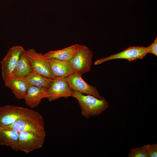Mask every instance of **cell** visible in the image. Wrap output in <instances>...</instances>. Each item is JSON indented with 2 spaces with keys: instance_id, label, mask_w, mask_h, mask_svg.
<instances>
[{
  "instance_id": "1",
  "label": "cell",
  "mask_w": 157,
  "mask_h": 157,
  "mask_svg": "<svg viewBox=\"0 0 157 157\" xmlns=\"http://www.w3.org/2000/svg\"><path fill=\"white\" fill-rule=\"evenodd\" d=\"M72 97L77 99L81 115L87 119L99 115L109 108L108 103L104 98L99 99L93 96L85 95L77 91H74Z\"/></svg>"
},
{
  "instance_id": "2",
  "label": "cell",
  "mask_w": 157,
  "mask_h": 157,
  "mask_svg": "<svg viewBox=\"0 0 157 157\" xmlns=\"http://www.w3.org/2000/svg\"><path fill=\"white\" fill-rule=\"evenodd\" d=\"M2 127L18 132L45 131L43 117L40 113L35 111L33 113L17 120L11 124Z\"/></svg>"
},
{
  "instance_id": "3",
  "label": "cell",
  "mask_w": 157,
  "mask_h": 157,
  "mask_svg": "<svg viewBox=\"0 0 157 157\" xmlns=\"http://www.w3.org/2000/svg\"><path fill=\"white\" fill-rule=\"evenodd\" d=\"M24 53L29 62L33 72L47 78L54 79L55 77L51 69L48 60L44 54L37 52L34 49L24 50Z\"/></svg>"
},
{
  "instance_id": "4",
  "label": "cell",
  "mask_w": 157,
  "mask_h": 157,
  "mask_svg": "<svg viewBox=\"0 0 157 157\" xmlns=\"http://www.w3.org/2000/svg\"><path fill=\"white\" fill-rule=\"evenodd\" d=\"M46 132H19V150L26 154L41 148L46 137Z\"/></svg>"
},
{
  "instance_id": "5",
  "label": "cell",
  "mask_w": 157,
  "mask_h": 157,
  "mask_svg": "<svg viewBox=\"0 0 157 157\" xmlns=\"http://www.w3.org/2000/svg\"><path fill=\"white\" fill-rule=\"evenodd\" d=\"M35 111L26 108L12 105L0 107V126L11 124Z\"/></svg>"
},
{
  "instance_id": "6",
  "label": "cell",
  "mask_w": 157,
  "mask_h": 157,
  "mask_svg": "<svg viewBox=\"0 0 157 157\" xmlns=\"http://www.w3.org/2000/svg\"><path fill=\"white\" fill-rule=\"evenodd\" d=\"M92 52L88 47L81 45L77 53L69 63L75 72L83 74L91 69Z\"/></svg>"
},
{
  "instance_id": "7",
  "label": "cell",
  "mask_w": 157,
  "mask_h": 157,
  "mask_svg": "<svg viewBox=\"0 0 157 157\" xmlns=\"http://www.w3.org/2000/svg\"><path fill=\"white\" fill-rule=\"evenodd\" d=\"M82 74L79 72H76L65 77L69 87L74 91L92 95L99 99L104 98L100 95L96 88L90 85L83 79Z\"/></svg>"
},
{
  "instance_id": "8",
  "label": "cell",
  "mask_w": 157,
  "mask_h": 157,
  "mask_svg": "<svg viewBox=\"0 0 157 157\" xmlns=\"http://www.w3.org/2000/svg\"><path fill=\"white\" fill-rule=\"evenodd\" d=\"M25 50L21 46H14L11 47L1 62L3 79L12 76V73L21 54Z\"/></svg>"
},
{
  "instance_id": "9",
  "label": "cell",
  "mask_w": 157,
  "mask_h": 157,
  "mask_svg": "<svg viewBox=\"0 0 157 157\" xmlns=\"http://www.w3.org/2000/svg\"><path fill=\"white\" fill-rule=\"evenodd\" d=\"M74 91L69 86L65 78L56 77L48 88L46 98L52 101L61 97H72Z\"/></svg>"
},
{
  "instance_id": "10",
  "label": "cell",
  "mask_w": 157,
  "mask_h": 157,
  "mask_svg": "<svg viewBox=\"0 0 157 157\" xmlns=\"http://www.w3.org/2000/svg\"><path fill=\"white\" fill-rule=\"evenodd\" d=\"M148 53L147 47L142 46L130 47L123 51L96 60L95 65L106 61L116 59H125L129 61L142 59Z\"/></svg>"
},
{
  "instance_id": "11",
  "label": "cell",
  "mask_w": 157,
  "mask_h": 157,
  "mask_svg": "<svg viewBox=\"0 0 157 157\" xmlns=\"http://www.w3.org/2000/svg\"><path fill=\"white\" fill-rule=\"evenodd\" d=\"M47 89L28 84L24 99L26 105L31 108L37 107L41 103L42 99L46 98Z\"/></svg>"
},
{
  "instance_id": "12",
  "label": "cell",
  "mask_w": 157,
  "mask_h": 157,
  "mask_svg": "<svg viewBox=\"0 0 157 157\" xmlns=\"http://www.w3.org/2000/svg\"><path fill=\"white\" fill-rule=\"evenodd\" d=\"M3 81L5 86L11 90L17 99H24L28 85L24 78L12 76Z\"/></svg>"
},
{
  "instance_id": "13",
  "label": "cell",
  "mask_w": 157,
  "mask_h": 157,
  "mask_svg": "<svg viewBox=\"0 0 157 157\" xmlns=\"http://www.w3.org/2000/svg\"><path fill=\"white\" fill-rule=\"evenodd\" d=\"M80 45L76 44L62 49L50 51L44 56L47 59L53 58L69 62L77 53Z\"/></svg>"
},
{
  "instance_id": "14",
  "label": "cell",
  "mask_w": 157,
  "mask_h": 157,
  "mask_svg": "<svg viewBox=\"0 0 157 157\" xmlns=\"http://www.w3.org/2000/svg\"><path fill=\"white\" fill-rule=\"evenodd\" d=\"M19 132L0 126V144L10 147L13 150L19 151Z\"/></svg>"
},
{
  "instance_id": "15",
  "label": "cell",
  "mask_w": 157,
  "mask_h": 157,
  "mask_svg": "<svg viewBox=\"0 0 157 157\" xmlns=\"http://www.w3.org/2000/svg\"><path fill=\"white\" fill-rule=\"evenodd\" d=\"M47 59L55 77L65 78L76 72L69 62L53 58Z\"/></svg>"
},
{
  "instance_id": "16",
  "label": "cell",
  "mask_w": 157,
  "mask_h": 157,
  "mask_svg": "<svg viewBox=\"0 0 157 157\" xmlns=\"http://www.w3.org/2000/svg\"><path fill=\"white\" fill-rule=\"evenodd\" d=\"M24 52L21 55L11 76L25 78L33 72L31 64Z\"/></svg>"
},
{
  "instance_id": "17",
  "label": "cell",
  "mask_w": 157,
  "mask_h": 157,
  "mask_svg": "<svg viewBox=\"0 0 157 157\" xmlns=\"http://www.w3.org/2000/svg\"><path fill=\"white\" fill-rule=\"evenodd\" d=\"M24 78L29 85L47 88L49 87L53 80L34 72Z\"/></svg>"
},
{
  "instance_id": "18",
  "label": "cell",
  "mask_w": 157,
  "mask_h": 157,
  "mask_svg": "<svg viewBox=\"0 0 157 157\" xmlns=\"http://www.w3.org/2000/svg\"><path fill=\"white\" fill-rule=\"evenodd\" d=\"M128 156L129 157H148L144 146L132 149Z\"/></svg>"
},
{
  "instance_id": "19",
  "label": "cell",
  "mask_w": 157,
  "mask_h": 157,
  "mask_svg": "<svg viewBox=\"0 0 157 157\" xmlns=\"http://www.w3.org/2000/svg\"><path fill=\"white\" fill-rule=\"evenodd\" d=\"M148 157H157V144H148L144 146Z\"/></svg>"
},
{
  "instance_id": "20",
  "label": "cell",
  "mask_w": 157,
  "mask_h": 157,
  "mask_svg": "<svg viewBox=\"0 0 157 157\" xmlns=\"http://www.w3.org/2000/svg\"><path fill=\"white\" fill-rule=\"evenodd\" d=\"M148 53H150L156 56H157V38L153 42L147 47Z\"/></svg>"
}]
</instances>
